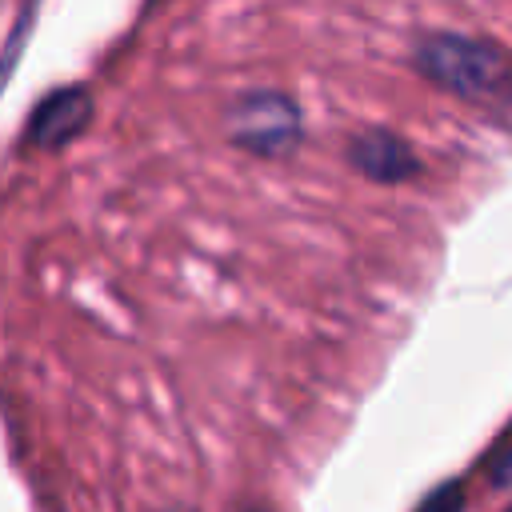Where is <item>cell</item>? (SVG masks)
<instances>
[{
	"mask_svg": "<svg viewBox=\"0 0 512 512\" xmlns=\"http://www.w3.org/2000/svg\"><path fill=\"white\" fill-rule=\"evenodd\" d=\"M492 476H496V484H504V480L512 476V452H508V456H504V460L496 464V472H492Z\"/></svg>",
	"mask_w": 512,
	"mask_h": 512,
	"instance_id": "8992f818",
	"label": "cell"
},
{
	"mask_svg": "<svg viewBox=\"0 0 512 512\" xmlns=\"http://www.w3.org/2000/svg\"><path fill=\"white\" fill-rule=\"evenodd\" d=\"M416 72H424L432 84L464 96V100H488L504 88H512V60L492 44L464 32H428L412 48Z\"/></svg>",
	"mask_w": 512,
	"mask_h": 512,
	"instance_id": "6da1fadb",
	"label": "cell"
},
{
	"mask_svg": "<svg viewBox=\"0 0 512 512\" xmlns=\"http://www.w3.org/2000/svg\"><path fill=\"white\" fill-rule=\"evenodd\" d=\"M88 116H92L88 88H80V84L56 88V92H48L32 108V116H28V144H36V148H60V144H68L88 124Z\"/></svg>",
	"mask_w": 512,
	"mask_h": 512,
	"instance_id": "277c9868",
	"label": "cell"
},
{
	"mask_svg": "<svg viewBox=\"0 0 512 512\" xmlns=\"http://www.w3.org/2000/svg\"><path fill=\"white\" fill-rule=\"evenodd\" d=\"M224 128L244 152L288 156L300 144V104L284 92H244L228 104Z\"/></svg>",
	"mask_w": 512,
	"mask_h": 512,
	"instance_id": "7a4b0ae2",
	"label": "cell"
},
{
	"mask_svg": "<svg viewBox=\"0 0 512 512\" xmlns=\"http://www.w3.org/2000/svg\"><path fill=\"white\" fill-rule=\"evenodd\" d=\"M420 512H460V488H440Z\"/></svg>",
	"mask_w": 512,
	"mask_h": 512,
	"instance_id": "5b68a950",
	"label": "cell"
},
{
	"mask_svg": "<svg viewBox=\"0 0 512 512\" xmlns=\"http://www.w3.org/2000/svg\"><path fill=\"white\" fill-rule=\"evenodd\" d=\"M344 156L356 172H364L368 180H380V184H396V180H408L420 160L416 152L408 148L404 136H396L392 128H360L348 144H344Z\"/></svg>",
	"mask_w": 512,
	"mask_h": 512,
	"instance_id": "3957f363",
	"label": "cell"
}]
</instances>
